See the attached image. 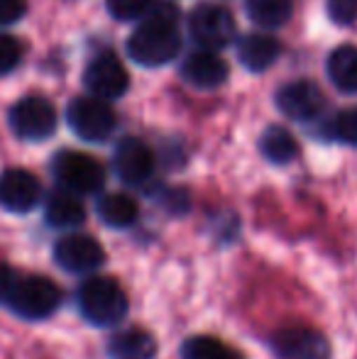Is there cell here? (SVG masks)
<instances>
[{"label": "cell", "instance_id": "obj_1", "mask_svg": "<svg viewBox=\"0 0 357 359\" xmlns=\"http://www.w3.org/2000/svg\"><path fill=\"white\" fill-rule=\"evenodd\" d=\"M179 8L169 0H154L152 10L128 39V54L140 67L169 64L181 49L177 29Z\"/></svg>", "mask_w": 357, "mask_h": 359}, {"label": "cell", "instance_id": "obj_2", "mask_svg": "<svg viewBox=\"0 0 357 359\" xmlns=\"http://www.w3.org/2000/svg\"><path fill=\"white\" fill-rule=\"evenodd\" d=\"M81 318L95 327H113L128 316V293L110 276H88L76 291Z\"/></svg>", "mask_w": 357, "mask_h": 359}, {"label": "cell", "instance_id": "obj_3", "mask_svg": "<svg viewBox=\"0 0 357 359\" xmlns=\"http://www.w3.org/2000/svg\"><path fill=\"white\" fill-rule=\"evenodd\" d=\"M62 306V291L47 276L20 274L8 293L5 308L22 320H44Z\"/></svg>", "mask_w": 357, "mask_h": 359}, {"label": "cell", "instance_id": "obj_4", "mask_svg": "<svg viewBox=\"0 0 357 359\" xmlns=\"http://www.w3.org/2000/svg\"><path fill=\"white\" fill-rule=\"evenodd\" d=\"M52 174L57 179V184L62 186V191L74 196H93L105 184V171L100 166V161L72 149H64L54 156Z\"/></svg>", "mask_w": 357, "mask_h": 359}, {"label": "cell", "instance_id": "obj_5", "mask_svg": "<svg viewBox=\"0 0 357 359\" xmlns=\"http://www.w3.org/2000/svg\"><path fill=\"white\" fill-rule=\"evenodd\" d=\"M67 123L74 135H79L86 142H105L115 133L118 118L110 110L105 100H98L93 95H83L69 103Z\"/></svg>", "mask_w": 357, "mask_h": 359}, {"label": "cell", "instance_id": "obj_6", "mask_svg": "<svg viewBox=\"0 0 357 359\" xmlns=\"http://www.w3.org/2000/svg\"><path fill=\"white\" fill-rule=\"evenodd\" d=\"M189 32L196 44L208 52L223 49L233 42L235 20L228 8L213 3H201L189 15Z\"/></svg>", "mask_w": 357, "mask_h": 359}, {"label": "cell", "instance_id": "obj_7", "mask_svg": "<svg viewBox=\"0 0 357 359\" xmlns=\"http://www.w3.org/2000/svg\"><path fill=\"white\" fill-rule=\"evenodd\" d=\"M10 128L20 140L27 142H39L47 140L57 130V110L42 95H27V98L18 100L10 108Z\"/></svg>", "mask_w": 357, "mask_h": 359}, {"label": "cell", "instance_id": "obj_8", "mask_svg": "<svg viewBox=\"0 0 357 359\" xmlns=\"http://www.w3.org/2000/svg\"><path fill=\"white\" fill-rule=\"evenodd\" d=\"M54 262L62 266L67 274L86 276L98 271L105 264V252L90 235L74 232L54 245Z\"/></svg>", "mask_w": 357, "mask_h": 359}, {"label": "cell", "instance_id": "obj_9", "mask_svg": "<svg viewBox=\"0 0 357 359\" xmlns=\"http://www.w3.org/2000/svg\"><path fill=\"white\" fill-rule=\"evenodd\" d=\"M269 347L276 359H330V345L318 330L304 325L281 327L271 335Z\"/></svg>", "mask_w": 357, "mask_h": 359}, {"label": "cell", "instance_id": "obj_10", "mask_svg": "<svg viewBox=\"0 0 357 359\" xmlns=\"http://www.w3.org/2000/svg\"><path fill=\"white\" fill-rule=\"evenodd\" d=\"M83 86H86L93 98L115 100L125 95V90L130 86V76L115 54L105 52L100 57H95L86 67V72H83Z\"/></svg>", "mask_w": 357, "mask_h": 359}, {"label": "cell", "instance_id": "obj_11", "mask_svg": "<svg viewBox=\"0 0 357 359\" xmlns=\"http://www.w3.org/2000/svg\"><path fill=\"white\" fill-rule=\"evenodd\" d=\"M325 105V98L321 93V88L314 83V81H291V83H284L279 90H276V108L291 120H299V123H309V120H316L321 115Z\"/></svg>", "mask_w": 357, "mask_h": 359}, {"label": "cell", "instance_id": "obj_12", "mask_svg": "<svg viewBox=\"0 0 357 359\" xmlns=\"http://www.w3.org/2000/svg\"><path fill=\"white\" fill-rule=\"evenodd\" d=\"M42 201L37 176L25 169H5L0 174V208L8 213H29Z\"/></svg>", "mask_w": 357, "mask_h": 359}, {"label": "cell", "instance_id": "obj_13", "mask_svg": "<svg viewBox=\"0 0 357 359\" xmlns=\"http://www.w3.org/2000/svg\"><path fill=\"white\" fill-rule=\"evenodd\" d=\"M113 169L123 184L142 186L154 171V154L142 140L123 137L113 151Z\"/></svg>", "mask_w": 357, "mask_h": 359}, {"label": "cell", "instance_id": "obj_14", "mask_svg": "<svg viewBox=\"0 0 357 359\" xmlns=\"http://www.w3.org/2000/svg\"><path fill=\"white\" fill-rule=\"evenodd\" d=\"M181 76L186 83L196 86V88H218L228 79V64L220 54L198 49V52L189 54L186 62L181 64Z\"/></svg>", "mask_w": 357, "mask_h": 359}, {"label": "cell", "instance_id": "obj_15", "mask_svg": "<svg viewBox=\"0 0 357 359\" xmlns=\"http://www.w3.org/2000/svg\"><path fill=\"white\" fill-rule=\"evenodd\" d=\"M279 54H281V44L271 34L252 32V34H245L238 42V59L243 62L245 69H250L255 74L267 72L271 64L279 59Z\"/></svg>", "mask_w": 357, "mask_h": 359}, {"label": "cell", "instance_id": "obj_16", "mask_svg": "<svg viewBox=\"0 0 357 359\" xmlns=\"http://www.w3.org/2000/svg\"><path fill=\"white\" fill-rule=\"evenodd\" d=\"M44 220L49 227L57 230H76L86 220V208L79 201V196L67 191H54L44 203Z\"/></svg>", "mask_w": 357, "mask_h": 359}, {"label": "cell", "instance_id": "obj_17", "mask_svg": "<svg viewBox=\"0 0 357 359\" xmlns=\"http://www.w3.org/2000/svg\"><path fill=\"white\" fill-rule=\"evenodd\" d=\"M105 350L110 359H154L157 340L142 327H128V330L115 332Z\"/></svg>", "mask_w": 357, "mask_h": 359}, {"label": "cell", "instance_id": "obj_18", "mask_svg": "<svg viewBox=\"0 0 357 359\" xmlns=\"http://www.w3.org/2000/svg\"><path fill=\"white\" fill-rule=\"evenodd\" d=\"M95 213L108 227L125 230V227L137 222L140 208L133 196L128 194H103L98 198V203H95Z\"/></svg>", "mask_w": 357, "mask_h": 359}, {"label": "cell", "instance_id": "obj_19", "mask_svg": "<svg viewBox=\"0 0 357 359\" xmlns=\"http://www.w3.org/2000/svg\"><path fill=\"white\" fill-rule=\"evenodd\" d=\"M328 79L340 93H357V47L343 44L333 49L325 64Z\"/></svg>", "mask_w": 357, "mask_h": 359}, {"label": "cell", "instance_id": "obj_20", "mask_svg": "<svg viewBox=\"0 0 357 359\" xmlns=\"http://www.w3.org/2000/svg\"><path fill=\"white\" fill-rule=\"evenodd\" d=\"M260 151L271 164H289L299 154V142H296V137L286 128L271 125L260 137Z\"/></svg>", "mask_w": 357, "mask_h": 359}, {"label": "cell", "instance_id": "obj_21", "mask_svg": "<svg viewBox=\"0 0 357 359\" xmlns=\"http://www.w3.org/2000/svg\"><path fill=\"white\" fill-rule=\"evenodd\" d=\"M245 8L252 22L264 29H276L291 18L294 0H245Z\"/></svg>", "mask_w": 357, "mask_h": 359}, {"label": "cell", "instance_id": "obj_22", "mask_svg": "<svg viewBox=\"0 0 357 359\" xmlns=\"http://www.w3.org/2000/svg\"><path fill=\"white\" fill-rule=\"evenodd\" d=\"M181 359H243V355L218 337L196 335L181 345Z\"/></svg>", "mask_w": 357, "mask_h": 359}, {"label": "cell", "instance_id": "obj_23", "mask_svg": "<svg viewBox=\"0 0 357 359\" xmlns=\"http://www.w3.org/2000/svg\"><path fill=\"white\" fill-rule=\"evenodd\" d=\"M154 0H105L108 5V13L115 20H123V22H133V20H144L147 13L152 10Z\"/></svg>", "mask_w": 357, "mask_h": 359}, {"label": "cell", "instance_id": "obj_24", "mask_svg": "<svg viewBox=\"0 0 357 359\" xmlns=\"http://www.w3.org/2000/svg\"><path fill=\"white\" fill-rule=\"evenodd\" d=\"M330 133L335 140L345 144H357V108H348L338 113L330 125Z\"/></svg>", "mask_w": 357, "mask_h": 359}, {"label": "cell", "instance_id": "obj_25", "mask_svg": "<svg viewBox=\"0 0 357 359\" xmlns=\"http://www.w3.org/2000/svg\"><path fill=\"white\" fill-rule=\"evenodd\" d=\"M22 59V47L10 34H0V76L10 74Z\"/></svg>", "mask_w": 357, "mask_h": 359}, {"label": "cell", "instance_id": "obj_26", "mask_svg": "<svg viewBox=\"0 0 357 359\" xmlns=\"http://www.w3.org/2000/svg\"><path fill=\"white\" fill-rule=\"evenodd\" d=\"M325 13L335 25H353L357 20V0H325Z\"/></svg>", "mask_w": 357, "mask_h": 359}, {"label": "cell", "instance_id": "obj_27", "mask_svg": "<svg viewBox=\"0 0 357 359\" xmlns=\"http://www.w3.org/2000/svg\"><path fill=\"white\" fill-rule=\"evenodd\" d=\"M27 13V0H0V25H15Z\"/></svg>", "mask_w": 357, "mask_h": 359}, {"label": "cell", "instance_id": "obj_28", "mask_svg": "<svg viewBox=\"0 0 357 359\" xmlns=\"http://www.w3.org/2000/svg\"><path fill=\"white\" fill-rule=\"evenodd\" d=\"M15 276H18V271L0 262V306H5V301H8V293L15 284Z\"/></svg>", "mask_w": 357, "mask_h": 359}]
</instances>
